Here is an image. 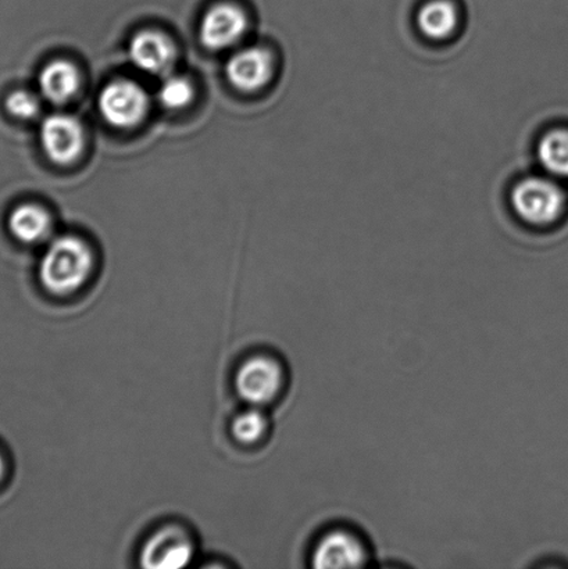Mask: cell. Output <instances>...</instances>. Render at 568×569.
I'll list each match as a JSON object with an SVG mask.
<instances>
[{
  "label": "cell",
  "instance_id": "cell-9",
  "mask_svg": "<svg viewBox=\"0 0 568 569\" xmlns=\"http://www.w3.org/2000/svg\"><path fill=\"white\" fill-rule=\"evenodd\" d=\"M128 58L138 70L150 76L166 77L176 63L177 49L163 32L143 30L131 38Z\"/></svg>",
  "mask_w": 568,
  "mask_h": 569
},
{
  "label": "cell",
  "instance_id": "cell-1",
  "mask_svg": "<svg viewBox=\"0 0 568 569\" xmlns=\"http://www.w3.org/2000/svg\"><path fill=\"white\" fill-rule=\"evenodd\" d=\"M93 269V254L81 238L63 236L53 239L39 263V281L49 293H76L86 284Z\"/></svg>",
  "mask_w": 568,
  "mask_h": 569
},
{
  "label": "cell",
  "instance_id": "cell-16",
  "mask_svg": "<svg viewBox=\"0 0 568 569\" xmlns=\"http://www.w3.org/2000/svg\"><path fill=\"white\" fill-rule=\"evenodd\" d=\"M193 97L192 82L182 76L167 74L158 91L159 103L169 110L187 108L192 102Z\"/></svg>",
  "mask_w": 568,
  "mask_h": 569
},
{
  "label": "cell",
  "instance_id": "cell-14",
  "mask_svg": "<svg viewBox=\"0 0 568 569\" xmlns=\"http://www.w3.org/2000/svg\"><path fill=\"white\" fill-rule=\"evenodd\" d=\"M539 163L556 177H568V130H554L539 139Z\"/></svg>",
  "mask_w": 568,
  "mask_h": 569
},
{
  "label": "cell",
  "instance_id": "cell-6",
  "mask_svg": "<svg viewBox=\"0 0 568 569\" xmlns=\"http://www.w3.org/2000/svg\"><path fill=\"white\" fill-rule=\"evenodd\" d=\"M39 141L47 158L58 166H69L86 149V130L74 116L50 114L39 128Z\"/></svg>",
  "mask_w": 568,
  "mask_h": 569
},
{
  "label": "cell",
  "instance_id": "cell-3",
  "mask_svg": "<svg viewBox=\"0 0 568 569\" xmlns=\"http://www.w3.org/2000/svg\"><path fill=\"white\" fill-rule=\"evenodd\" d=\"M511 208L521 221L534 227H547L564 213L566 198L555 182L530 177L520 181L511 191Z\"/></svg>",
  "mask_w": 568,
  "mask_h": 569
},
{
  "label": "cell",
  "instance_id": "cell-4",
  "mask_svg": "<svg viewBox=\"0 0 568 569\" xmlns=\"http://www.w3.org/2000/svg\"><path fill=\"white\" fill-rule=\"evenodd\" d=\"M149 104L145 88L127 78L109 82L98 98V109L104 121L121 130L138 126L147 117Z\"/></svg>",
  "mask_w": 568,
  "mask_h": 569
},
{
  "label": "cell",
  "instance_id": "cell-17",
  "mask_svg": "<svg viewBox=\"0 0 568 569\" xmlns=\"http://www.w3.org/2000/svg\"><path fill=\"white\" fill-rule=\"evenodd\" d=\"M4 104L9 113L20 120L36 119L41 111V102L36 94L28 91L11 92Z\"/></svg>",
  "mask_w": 568,
  "mask_h": 569
},
{
  "label": "cell",
  "instance_id": "cell-18",
  "mask_svg": "<svg viewBox=\"0 0 568 569\" xmlns=\"http://www.w3.org/2000/svg\"><path fill=\"white\" fill-rule=\"evenodd\" d=\"M4 472H6V462H4L2 453H0V481H2V478L4 477Z\"/></svg>",
  "mask_w": 568,
  "mask_h": 569
},
{
  "label": "cell",
  "instance_id": "cell-5",
  "mask_svg": "<svg viewBox=\"0 0 568 569\" xmlns=\"http://www.w3.org/2000/svg\"><path fill=\"white\" fill-rule=\"evenodd\" d=\"M286 385V370L280 361L270 356H255L242 362L236 373L239 398L252 406H266L275 401Z\"/></svg>",
  "mask_w": 568,
  "mask_h": 569
},
{
  "label": "cell",
  "instance_id": "cell-7",
  "mask_svg": "<svg viewBox=\"0 0 568 569\" xmlns=\"http://www.w3.org/2000/svg\"><path fill=\"white\" fill-rule=\"evenodd\" d=\"M195 543L191 535L180 526L158 529L141 550V566L148 569H181L191 565Z\"/></svg>",
  "mask_w": 568,
  "mask_h": 569
},
{
  "label": "cell",
  "instance_id": "cell-8",
  "mask_svg": "<svg viewBox=\"0 0 568 569\" xmlns=\"http://www.w3.org/2000/svg\"><path fill=\"white\" fill-rule=\"evenodd\" d=\"M248 19L239 6L222 2L211 6L200 20L199 39L203 47L222 50L241 41Z\"/></svg>",
  "mask_w": 568,
  "mask_h": 569
},
{
  "label": "cell",
  "instance_id": "cell-11",
  "mask_svg": "<svg viewBox=\"0 0 568 569\" xmlns=\"http://www.w3.org/2000/svg\"><path fill=\"white\" fill-rule=\"evenodd\" d=\"M39 91L53 104L69 103L80 89V72L69 60L50 61L38 78Z\"/></svg>",
  "mask_w": 568,
  "mask_h": 569
},
{
  "label": "cell",
  "instance_id": "cell-10",
  "mask_svg": "<svg viewBox=\"0 0 568 569\" xmlns=\"http://www.w3.org/2000/svg\"><path fill=\"white\" fill-rule=\"evenodd\" d=\"M275 71L269 50L250 47L238 50L226 63L228 82L238 91L256 92L267 86Z\"/></svg>",
  "mask_w": 568,
  "mask_h": 569
},
{
  "label": "cell",
  "instance_id": "cell-2",
  "mask_svg": "<svg viewBox=\"0 0 568 569\" xmlns=\"http://www.w3.org/2000/svg\"><path fill=\"white\" fill-rule=\"evenodd\" d=\"M375 559L369 538L350 523H333L316 539L310 566L317 569L365 568Z\"/></svg>",
  "mask_w": 568,
  "mask_h": 569
},
{
  "label": "cell",
  "instance_id": "cell-13",
  "mask_svg": "<svg viewBox=\"0 0 568 569\" xmlns=\"http://www.w3.org/2000/svg\"><path fill=\"white\" fill-rule=\"evenodd\" d=\"M417 27L426 38L444 41L458 30L459 10L450 0H430L417 14Z\"/></svg>",
  "mask_w": 568,
  "mask_h": 569
},
{
  "label": "cell",
  "instance_id": "cell-12",
  "mask_svg": "<svg viewBox=\"0 0 568 569\" xmlns=\"http://www.w3.org/2000/svg\"><path fill=\"white\" fill-rule=\"evenodd\" d=\"M9 230L22 243H39L53 230L52 217L38 204H20L9 216Z\"/></svg>",
  "mask_w": 568,
  "mask_h": 569
},
{
  "label": "cell",
  "instance_id": "cell-15",
  "mask_svg": "<svg viewBox=\"0 0 568 569\" xmlns=\"http://www.w3.org/2000/svg\"><path fill=\"white\" fill-rule=\"evenodd\" d=\"M267 429H269V420H267L265 412L258 406L239 412L233 418L231 426L233 438L243 445L258 443L259 440L265 438Z\"/></svg>",
  "mask_w": 568,
  "mask_h": 569
}]
</instances>
